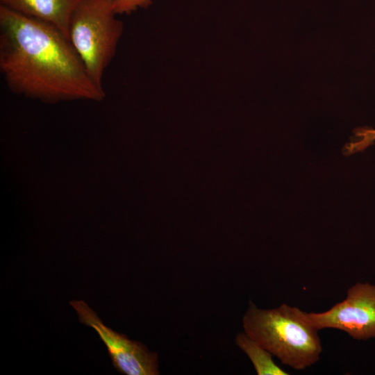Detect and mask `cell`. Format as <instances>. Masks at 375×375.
<instances>
[{"label": "cell", "instance_id": "cell-1", "mask_svg": "<svg viewBox=\"0 0 375 375\" xmlns=\"http://www.w3.org/2000/svg\"><path fill=\"white\" fill-rule=\"evenodd\" d=\"M0 72L13 92L46 101L103 97L56 26L0 5Z\"/></svg>", "mask_w": 375, "mask_h": 375}, {"label": "cell", "instance_id": "cell-2", "mask_svg": "<svg viewBox=\"0 0 375 375\" xmlns=\"http://www.w3.org/2000/svg\"><path fill=\"white\" fill-rule=\"evenodd\" d=\"M242 326L247 335L292 369L303 370L320 359L319 330L308 322L297 307L283 303L262 309L249 301Z\"/></svg>", "mask_w": 375, "mask_h": 375}, {"label": "cell", "instance_id": "cell-3", "mask_svg": "<svg viewBox=\"0 0 375 375\" xmlns=\"http://www.w3.org/2000/svg\"><path fill=\"white\" fill-rule=\"evenodd\" d=\"M116 15L110 0H81L69 22L68 39L91 79L101 89L104 72L123 31Z\"/></svg>", "mask_w": 375, "mask_h": 375}, {"label": "cell", "instance_id": "cell-4", "mask_svg": "<svg viewBox=\"0 0 375 375\" xmlns=\"http://www.w3.org/2000/svg\"><path fill=\"white\" fill-rule=\"evenodd\" d=\"M305 319L317 330L335 328L354 340L375 338V285L357 283L350 287L346 298L322 312H306Z\"/></svg>", "mask_w": 375, "mask_h": 375}, {"label": "cell", "instance_id": "cell-5", "mask_svg": "<svg viewBox=\"0 0 375 375\" xmlns=\"http://www.w3.org/2000/svg\"><path fill=\"white\" fill-rule=\"evenodd\" d=\"M69 304L76 310L79 322L93 328L105 344L113 367L126 375H158V356L142 343L130 340L106 326L95 311L82 300H73Z\"/></svg>", "mask_w": 375, "mask_h": 375}, {"label": "cell", "instance_id": "cell-6", "mask_svg": "<svg viewBox=\"0 0 375 375\" xmlns=\"http://www.w3.org/2000/svg\"><path fill=\"white\" fill-rule=\"evenodd\" d=\"M81 0H0V5L24 15L47 22L68 38L72 12Z\"/></svg>", "mask_w": 375, "mask_h": 375}, {"label": "cell", "instance_id": "cell-7", "mask_svg": "<svg viewBox=\"0 0 375 375\" xmlns=\"http://www.w3.org/2000/svg\"><path fill=\"white\" fill-rule=\"evenodd\" d=\"M235 342L249 357L258 375L290 374L274 362L269 351L244 332L236 335Z\"/></svg>", "mask_w": 375, "mask_h": 375}, {"label": "cell", "instance_id": "cell-8", "mask_svg": "<svg viewBox=\"0 0 375 375\" xmlns=\"http://www.w3.org/2000/svg\"><path fill=\"white\" fill-rule=\"evenodd\" d=\"M114 10L118 14H131L138 8H147L151 0H110Z\"/></svg>", "mask_w": 375, "mask_h": 375}, {"label": "cell", "instance_id": "cell-9", "mask_svg": "<svg viewBox=\"0 0 375 375\" xmlns=\"http://www.w3.org/2000/svg\"><path fill=\"white\" fill-rule=\"evenodd\" d=\"M367 140L371 143L375 139V130H365Z\"/></svg>", "mask_w": 375, "mask_h": 375}]
</instances>
